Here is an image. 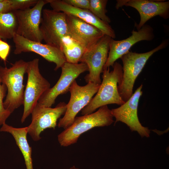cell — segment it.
I'll return each instance as SVG.
<instances>
[{"mask_svg": "<svg viewBox=\"0 0 169 169\" xmlns=\"http://www.w3.org/2000/svg\"><path fill=\"white\" fill-rule=\"evenodd\" d=\"M110 71V67L103 71L102 81L95 95L89 103L81 110L83 115L91 114L100 107L110 104L121 105L124 101L120 96L118 86L123 76V68L119 63L115 62Z\"/></svg>", "mask_w": 169, "mask_h": 169, "instance_id": "1", "label": "cell"}, {"mask_svg": "<svg viewBox=\"0 0 169 169\" xmlns=\"http://www.w3.org/2000/svg\"><path fill=\"white\" fill-rule=\"evenodd\" d=\"M113 118L107 105L100 107L95 112L76 117L73 123L58 135L59 142L64 147L74 144L81 134L92 128L110 125L114 122Z\"/></svg>", "mask_w": 169, "mask_h": 169, "instance_id": "2", "label": "cell"}, {"mask_svg": "<svg viewBox=\"0 0 169 169\" xmlns=\"http://www.w3.org/2000/svg\"><path fill=\"white\" fill-rule=\"evenodd\" d=\"M168 42L167 40H165L154 49L144 53H138L129 51L120 58L123 63V76L121 82L118 86V90L125 102L133 94L136 79L149 58L155 52L166 48Z\"/></svg>", "mask_w": 169, "mask_h": 169, "instance_id": "3", "label": "cell"}, {"mask_svg": "<svg viewBox=\"0 0 169 169\" xmlns=\"http://www.w3.org/2000/svg\"><path fill=\"white\" fill-rule=\"evenodd\" d=\"M27 65V62L20 59L9 68L0 66V77L7 91L3 105L11 114L23 104V80Z\"/></svg>", "mask_w": 169, "mask_h": 169, "instance_id": "4", "label": "cell"}, {"mask_svg": "<svg viewBox=\"0 0 169 169\" xmlns=\"http://www.w3.org/2000/svg\"><path fill=\"white\" fill-rule=\"evenodd\" d=\"M39 63L38 58L27 62L26 73L28 79L24 92L22 123L31 114L41 96L50 88L49 82L40 73Z\"/></svg>", "mask_w": 169, "mask_h": 169, "instance_id": "5", "label": "cell"}, {"mask_svg": "<svg viewBox=\"0 0 169 169\" xmlns=\"http://www.w3.org/2000/svg\"><path fill=\"white\" fill-rule=\"evenodd\" d=\"M100 84L88 83L81 86L78 84L76 80L74 81L69 90L71 96L67 104L66 111L64 116L59 120L58 127L65 129L73 123L76 115L89 103L97 93Z\"/></svg>", "mask_w": 169, "mask_h": 169, "instance_id": "6", "label": "cell"}, {"mask_svg": "<svg viewBox=\"0 0 169 169\" xmlns=\"http://www.w3.org/2000/svg\"><path fill=\"white\" fill-rule=\"evenodd\" d=\"M110 37L104 35L95 44L86 50L80 62L85 64L89 73L84 77L86 82L100 84V77L107 60L109 50Z\"/></svg>", "mask_w": 169, "mask_h": 169, "instance_id": "7", "label": "cell"}, {"mask_svg": "<svg viewBox=\"0 0 169 169\" xmlns=\"http://www.w3.org/2000/svg\"><path fill=\"white\" fill-rule=\"evenodd\" d=\"M47 3V0H38L32 8L13 11L17 21L16 33L29 40L42 42L40 26L43 8Z\"/></svg>", "mask_w": 169, "mask_h": 169, "instance_id": "8", "label": "cell"}, {"mask_svg": "<svg viewBox=\"0 0 169 169\" xmlns=\"http://www.w3.org/2000/svg\"><path fill=\"white\" fill-rule=\"evenodd\" d=\"M67 104L61 102L54 108L45 106L38 102L32 112L31 122L28 127V133L35 141L41 139V133L47 128L54 129L58 120L64 115Z\"/></svg>", "mask_w": 169, "mask_h": 169, "instance_id": "9", "label": "cell"}, {"mask_svg": "<svg viewBox=\"0 0 169 169\" xmlns=\"http://www.w3.org/2000/svg\"><path fill=\"white\" fill-rule=\"evenodd\" d=\"M61 68V73L58 80L41 96L38 101L39 104L51 107L59 95L67 93L75 79L81 73L88 71L87 65L83 63L74 64L66 62Z\"/></svg>", "mask_w": 169, "mask_h": 169, "instance_id": "10", "label": "cell"}, {"mask_svg": "<svg viewBox=\"0 0 169 169\" xmlns=\"http://www.w3.org/2000/svg\"><path fill=\"white\" fill-rule=\"evenodd\" d=\"M66 15L64 13L53 9L42 10L40 29L46 44L60 49L62 38L70 35Z\"/></svg>", "mask_w": 169, "mask_h": 169, "instance_id": "11", "label": "cell"}, {"mask_svg": "<svg viewBox=\"0 0 169 169\" xmlns=\"http://www.w3.org/2000/svg\"><path fill=\"white\" fill-rule=\"evenodd\" d=\"M141 84L132 94L131 97L120 106L111 110L112 114L115 119V124L120 121L125 124L131 131L138 132L142 137L150 136V131L147 127L143 126L138 116L139 101L142 95Z\"/></svg>", "mask_w": 169, "mask_h": 169, "instance_id": "12", "label": "cell"}, {"mask_svg": "<svg viewBox=\"0 0 169 169\" xmlns=\"http://www.w3.org/2000/svg\"><path fill=\"white\" fill-rule=\"evenodd\" d=\"M13 39L15 44L13 53L15 54L25 52L35 53L48 61L55 63V70L61 68L66 62L63 52L59 47L47 44L30 40L16 33Z\"/></svg>", "mask_w": 169, "mask_h": 169, "instance_id": "13", "label": "cell"}, {"mask_svg": "<svg viewBox=\"0 0 169 169\" xmlns=\"http://www.w3.org/2000/svg\"><path fill=\"white\" fill-rule=\"evenodd\" d=\"M129 6L136 9L139 12L140 20L135 26L140 30L151 18L158 15L164 19L169 18V1L165 0H118L115 8L117 9L123 6Z\"/></svg>", "mask_w": 169, "mask_h": 169, "instance_id": "14", "label": "cell"}, {"mask_svg": "<svg viewBox=\"0 0 169 169\" xmlns=\"http://www.w3.org/2000/svg\"><path fill=\"white\" fill-rule=\"evenodd\" d=\"M131 33V36L122 40L111 39L107 60L103 70L113 66L116 60L128 52L136 43L143 40L150 41L154 37L153 28L147 24H145L138 30H133Z\"/></svg>", "mask_w": 169, "mask_h": 169, "instance_id": "15", "label": "cell"}, {"mask_svg": "<svg viewBox=\"0 0 169 169\" xmlns=\"http://www.w3.org/2000/svg\"><path fill=\"white\" fill-rule=\"evenodd\" d=\"M66 14L70 35L80 43L86 49L95 44L105 35L95 26L76 16Z\"/></svg>", "mask_w": 169, "mask_h": 169, "instance_id": "16", "label": "cell"}, {"mask_svg": "<svg viewBox=\"0 0 169 169\" xmlns=\"http://www.w3.org/2000/svg\"><path fill=\"white\" fill-rule=\"evenodd\" d=\"M52 9L76 16L96 27L104 35L114 39L115 32L109 24L105 23L94 15L90 10L74 7L65 3L63 0H47Z\"/></svg>", "mask_w": 169, "mask_h": 169, "instance_id": "17", "label": "cell"}, {"mask_svg": "<svg viewBox=\"0 0 169 169\" xmlns=\"http://www.w3.org/2000/svg\"><path fill=\"white\" fill-rule=\"evenodd\" d=\"M0 131L8 132L13 136L24 158L27 169H33L32 148L27 139L28 127L15 128L6 123L2 125Z\"/></svg>", "mask_w": 169, "mask_h": 169, "instance_id": "18", "label": "cell"}, {"mask_svg": "<svg viewBox=\"0 0 169 169\" xmlns=\"http://www.w3.org/2000/svg\"><path fill=\"white\" fill-rule=\"evenodd\" d=\"M60 49L66 62L74 64L78 63L86 50L83 45L70 35L62 38Z\"/></svg>", "mask_w": 169, "mask_h": 169, "instance_id": "19", "label": "cell"}, {"mask_svg": "<svg viewBox=\"0 0 169 169\" xmlns=\"http://www.w3.org/2000/svg\"><path fill=\"white\" fill-rule=\"evenodd\" d=\"M17 26L16 18L12 11L0 13V39L13 38Z\"/></svg>", "mask_w": 169, "mask_h": 169, "instance_id": "20", "label": "cell"}, {"mask_svg": "<svg viewBox=\"0 0 169 169\" xmlns=\"http://www.w3.org/2000/svg\"><path fill=\"white\" fill-rule=\"evenodd\" d=\"M89 10L97 17L104 22L109 24L110 18L106 15L107 11L106 6L107 0H90Z\"/></svg>", "mask_w": 169, "mask_h": 169, "instance_id": "21", "label": "cell"}, {"mask_svg": "<svg viewBox=\"0 0 169 169\" xmlns=\"http://www.w3.org/2000/svg\"><path fill=\"white\" fill-rule=\"evenodd\" d=\"M7 87L2 82L0 77V125L6 123V121L11 115V113L3 107V99L6 96Z\"/></svg>", "mask_w": 169, "mask_h": 169, "instance_id": "22", "label": "cell"}, {"mask_svg": "<svg viewBox=\"0 0 169 169\" xmlns=\"http://www.w3.org/2000/svg\"><path fill=\"white\" fill-rule=\"evenodd\" d=\"M38 0H10L12 11L16 10H23L34 6Z\"/></svg>", "mask_w": 169, "mask_h": 169, "instance_id": "23", "label": "cell"}, {"mask_svg": "<svg viewBox=\"0 0 169 169\" xmlns=\"http://www.w3.org/2000/svg\"><path fill=\"white\" fill-rule=\"evenodd\" d=\"M66 3L74 7L85 10H89L90 0H63Z\"/></svg>", "mask_w": 169, "mask_h": 169, "instance_id": "24", "label": "cell"}, {"mask_svg": "<svg viewBox=\"0 0 169 169\" xmlns=\"http://www.w3.org/2000/svg\"><path fill=\"white\" fill-rule=\"evenodd\" d=\"M10 45L6 42L0 39V58L5 61L9 54Z\"/></svg>", "mask_w": 169, "mask_h": 169, "instance_id": "25", "label": "cell"}, {"mask_svg": "<svg viewBox=\"0 0 169 169\" xmlns=\"http://www.w3.org/2000/svg\"><path fill=\"white\" fill-rule=\"evenodd\" d=\"M10 0H2L0 2V13L12 12Z\"/></svg>", "mask_w": 169, "mask_h": 169, "instance_id": "26", "label": "cell"}, {"mask_svg": "<svg viewBox=\"0 0 169 169\" xmlns=\"http://www.w3.org/2000/svg\"><path fill=\"white\" fill-rule=\"evenodd\" d=\"M69 169H79V168L76 167L74 166H73L70 168Z\"/></svg>", "mask_w": 169, "mask_h": 169, "instance_id": "27", "label": "cell"}, {"mask_svg": "<svg viewBox=\"0 0 169 169\" xmlns=\"http://www.w3.org/2000/svg\"><path fill=\"white\" fill-rule=\"evenodd\" d=\"M2 0H0V2L2 1Z\"/></svg>", "mask_w": 169, "mask_h": 169, "instance_id": "28", "label": "cell"}]
</instances>
